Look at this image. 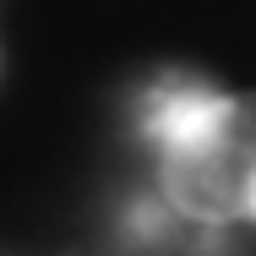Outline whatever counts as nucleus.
<instances>
[{
    "label": "nucleus",
    "mask_w": 256,
    "mask_h": 256,
    "mask_svg": "<svg viewBox=\"0 0 256 256\" xmlns=\"http://www.w3.org/2000/svg\"><path fill=\"white\" fill-rule=\"evenodd\" d=\"M164 191L196 224H256V93H224L202 136L164 153Z\"/></svg>",
    "instance_id": "f257e3e1"
},
{
    "label": "nucleus",
    "mask_w": 256,
    "mask_h": 256,
    "mask_svg": "<svg viewBox=\"0 0 256 256\" xmlns=\"http://www.w3.org/2000/svg\"><path fill=\"white\" fill-rule=\"evenodd\" d=\"M218 104L224 93H212V88H196V82H169L164 93L153 98L148 109V142H153L158 153H180L186 142H196L207 131V120L218 114Z\"/></svg>",
    "instance_id": "f03ea898"
}]
</instances>
